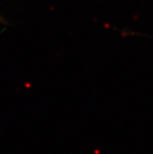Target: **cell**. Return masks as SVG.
Masks as SVG:
<instances>
[{
    "label": "cell",
    "mask_w": 153,
    "mask_h": 154,
    "mask_svg": "<svg viewBox=\"0 0 153 154\" xmlns=\"http://www.w3.org/2000/svg\"><path fill=\"white\" fill-rule=\"evenodd\" d=\"M4 22H6V20L3 19V18H1L0 17V23H4Z\"/></svg>",
    "instance_id": "6da1fadb"
}]
</instances>
